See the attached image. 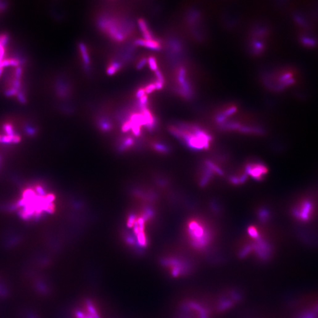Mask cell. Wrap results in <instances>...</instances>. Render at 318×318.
Instances as JSON below:
<instances>
[{
	"label": "cell",
	"instance_id": "24",
	"mask_svg": "<svg viewBox=\"0 0 318 318\" xmlns=\"http://www.w3.org/2000/svg\"><path fill=\"white\" fill-rule=\"evenodd\" d=\"M144 95H146V93H145L144 88H140L139 89L137 90L136 92V97L138 99H140V98L143 97Z\"/></svg>",
	"mask_w": 318,
	"mask_h": 318
},
{
	"label": "cell",
	"instance_id": "19",
	"mask_svg": "<svg viewBox=\"0 0 318 318\" xmlns=\"http://www.w3.org/2000/svg\"><path fill=\"white\" fill-rule=\"evenodd\" d=\"M8 41V37L7 35H2L0 36V44L2 47H5Z\"/></svg>",
	"mask_w": 318,
	"mask_h": 318
},
{
	"label": "cell",
	"instance_id": "1",
	"mask_svg": "<svg viewBox=\"0 0 318 318\" xmlns=\"http://www.w3.org/2000/svg\"><path fill=\"white\" fill-rule=\"evenodd\" d=\"M170 131L185 146L195 151L208 149L212 141L208 132L195 125L181 124L170 127Z\"/></svg>",
	"mask_w": 318,
	"mask_h": 318
},
{
	"label": "cell",
	"instance_id": "14",
	"mask_svg": "<svg viewBox=\"0 0 318 318\" xmlns=\"http://www.w3.org/2000/svg\"><path fill=\"white\" fill-rule=\"evenodd\" d=\"M155 149L157 151H159L162 153H166L169 151V147L168 146H166L165 144H163L162 143H157L155 144Z\"/></svg>",
	"mask_w": 318,
	"mask_h": 318
},
{
	"label": "cell",
	"instance_id": "3",
	"mask_svg": "<svg viewBox=\"0 0 318 318\" xmlns=\"http://www.w3.org/2000/svg\"><path fill=\"white\" fill-rule=\"evenodd\" d=\"M248 235L253 239V242L243 247L239 252L241 257L254 256L260 261L268 259L272 254V246L267 240L260 236L259 231L254 226H250L247 229Z\"/></svg>",
	"mask_w": 318,
	"mask_h": 318
},
{
	"label": "cell",
	"instance_id": "29",
	"mask_svg": "<svg viewBox=\"0 0 318 318\" xmlns=\"http://www.w3.org/2000/svg\"><path fill=\"white\" fill-rule=\"evenodd\" d=\"M2 72H3V68H0V77H1V76L2 75Z\"/></svg>",
	"mask_w": 318,
	"mask_h": 318
},
{
	"label": "cell",
	"instance_id": "23",
	"mask_svg": "<svg viewBox=\"0 0 318 318\" xmlns=\"http://www.w3.org/2000/svg\"><path fill=\"white\" fill-rule=\"evenodd\" d=\"M4 129L6 131L8 134L9 136H13L14 135L13 130V127L10 124H6L4 126Z\"/></svg>",
	"mask_w": 318,
	"mask_h": 318
},
{
	"label": "cell",
	"instance_id": "20",
	"mask_svg": "<svg viewBox=\"0 0 318 318\" xmlns=\"http://www.w3.org/2000/svg\"><path fill=\"white\" fill-rule=\"evenodd\" d=\"M155 75H156V80L164 83V77H163V76L162 72H160L159 70H156V72H155Z\"/></svg>",
	"mask_w": 318,
	"mask_h": 318
},
{
	"label": "cell",
	"instance_id": "11",
	"mask_svg": "<svg viewBox=\"0 0 318 318\" xmlns=\"http://www.w3.org/2000/svg\"><path fill=\"white\" fill-rule=\"evenodd\" d=\"M246 178V174L245 173L240 176H232L230 177V181L233 184H242L245 182Z\"/></svg>",
	"mask_w": 318,
	"mask_h": 318
},
{
	"label": "cell",
	"instance_id": "4",
	"mask_svg": "<svg viewBox=\"0 0 318 318\" xmlns=\"http://www.w3.org/2000/svg\"><path fill=\"white\" fill-rule=\"evenodd\" d=\"M313 209V203L310 200H305L297 208L293 209V214L299 220L306 221L311 219Z\"/></svg>",
	"mask_w": 318,
	"mask_h": 318
},
{
	"label": "cell",
	"instance_id": "15",
	"mask_svg": "<svg viewBox=\"0 0 318 318\" xmlns=\"http://www.w3.org/2000/svg\"><path fill=\"white\" fill-rule=\"evenodd\" d=\"M139 101H138V105L140 108V109H143L144 108H146L147 107V104L148 103V97L147 96L146 94L144 95L143 97L142 98H140V99H138Z\"/></svg>",
	"mask_w": 318,
	"mask_h": 318
},
{
	"label": "cell",
	"instance_id": "27",
	"mask_svg": "<svg viewBox=\"0 0 318 318\" xmlns=\"http://www.w3.org/2000/svg\"><path fill=\"white\" fill-rule=\"evenodd\" d=\"M4 47L0 44V68H1V65L2 61H3L2 58L4 57Z\"/></svg>",
	"mask_w": 318,
	"mask_h": 318
},
{
	"label": "cell",
	"instance_id": "26",
	"mask_svg": "<svg viewBox=\"0 0 318 318\" xmlns=\"http://www.w3.org/2000/svg\"><path fill=\"white\" fill-rule=\"evenodd\" d=\"M22 73H23V70L22 68L20 67H18L16 70H15V77L17 79H20L21 75H22Z\"/></svg>",
	"mask_w": 318,
	"mask_h": 318
},
{
	"label": "cell",
	"instance_id": "28",
	"mask_svg": "<svg viewBox=\"0 0 318 318\" xmlns=\"http://www.w3.org/2000/svg\"><path fill=\"white\" fill-rule=\"evenodd\" d=\"M21 86V83H20V79H16L14 82V88L16 90H19Z\"/></svg>",
	"mask_w": 318,
	"mask_h": 318
},
{
	"label": "cell",
	"instance_id": "21",
	"mask_svg": "<svg viewBox=\"0 0 318 318\" xmlns=\"http://www.w3.org/2000/svg\"><path fill=\"white\" fill-rule=\"evenodd\" d=\"M100 127L104 130H109L110 129L111 125L107 121L103 120L100 122Z\"/></svg>",
	"mask_w": 318,
	"mask_h": 318
},
{
	"label": "cell",
	"instance_id": "25",
	"mask_svg": "<svg viewBox=\"0 0 318 318\" xmlns=\"http://www.w3.org/2000/svg\"><path fill=\"white\" fill-rule=\"evenodd\" d=\"M17 98L22 103H25L26 102V98L22 92H19L17 93Z\"/></svg>",
	"mask_w": 318,
	"mask_h": 318
},
{
	"label": "cell",
	"instance_id": "13",
	"mask_svg": "<svg viewBox=\"0 0 318 318\" xmlns=\"http://www.w3.org/2000/svg\"><path fill=\"white\" fill-rule=\"evenodd\" d=\"M269 212L266 209H262L259 212V217L261 221H268L269 217Z\"/></svg>",
	"mask_w": 318,
	"mask_h": 318
},
{
	"label": "cell",
	"instance_id": "9",
	"mask_svg": "<svg viewBox=\"0 0 318 318\" xmlns=\"http://www.w3.org/2000/svg\"><path fill=\"white\" fill-rule=\"evenodd\" d=\"M122 67V64L118 61H113L110 64L107 68L106 72L109 76L114 75Z\"/></svg>",
	"mask_w": 318,
	"mask_h": 318
},
{
	"label": "cell",
	"instance_id": "10",
	"mask_svg": "<svg viewBox=\"0 0 318 318\" xmlns=\"http://www.w3.org/2000/svg\"><path fill=\"white\" fill-rule=\"evenodd\" d=\"M20 64V62L18 60L16 59H6L2 61L1 67L2 68L3 67H7V66H19Z\"/></svg>",
	"mask_w": 318,
	"mask_h": 318
},
{
	"label": "cell",
	"instance_id": "12",
	"mask_svg": "<svg viewBox=\"0 0 318 318\" xmlns=\"http://www.w3.org/2000/svg\"><path fill=\"white\" fill-rule=\"evenodd\" d=\"M147 63L149 64L150 69L153 72H156L158 70L157 64L156 61V59L153 56H150L147 59Z\"/></svg>",
	"mask_w": 318,
	"mask_h": 318
},
{
	"label": "cell",
	"instance_id": "5",
	"mask_svg": "<svg viewBox=\"0 0 318 318\" xmlns=\"http://www.w3.org/2000/svg\"><path fill=\"white\" fill-rule=\"evenodd\" d=\"M267 168L262 163L252 162L247 164L245 167V173L250 176L253 179L260 180L267 173Z\"/></svg>",
	"mask_w": 318,
	"mask_h": 318
},
{
	"label": "cell",
	"instance_id": "8",
	"mask_svg": "<svg viewBox=\"0 0 318 318\" xmlns=\"http://www.w3.org/2000/svg\"><path fill=\"white\" fill-rule=\"evenodd\" d=\"M78 48L81 56V58L84 63L85 66L89 68V66L90 64V59L89 54L88 53L87 47L83 43H80L78 44Z\"/></svg>",
	"mask_w": 318,
	"mask_h": 318
},
{
	"label": "cell",
	"instance_id": "2",
	"mask_svg": "<svg viewBox=\"0 0 318 318\" xmlns=\"http://www.w3.org/2000/svg\"><path fill=\"white\" fill-rule=\"evenodd\" d=\"M186 230L188 245L194 252L202 253L208 251L212 244L213 234L204 221L191 219L187 223Z\"/></svg>",
	"mask_w": 318,
	"mask_h": 318
},
{
	"label": "cell",
	"instance_id": "6",
	"mask_svg": "<svg viewBox=\"0 0 318 318\" xmlns=\"http://www.w3.org/2000/svg\"><path fill=\"white\" fill-rule=\"evenodd\" d=\"M134 44L137 46L144 47L155 51H159L161 49L160 43L154 39H137L134 41Z\"/></svg>",
	"mask_w": 318,
	"mask_h": 318
},
{
	"label": "cell",
	"instance_id": "7",
	"mask_svg": "<svg viewBox=\"0 0 318 318\" xmlns=\"http://www.w3.org/2000/svg\"><path fill=\"white\" fill-rule=\"evenodd\" d=\"M138 26L140 30V31L142 33L143 39H153V35L151 33V31L149 29L148 26L147 24V23L146 21L143 19H139L138 21Z\"/></svg>",
	"mask_w": 318,
	"mask_h": 318
},
{
	"label": "cell",
	"instance_id": "16",
	"mask_svg": "<svg viewBox=\"0 0 318 318\" xmlns=\"http://www.w3.org/2000/svg\"><path fill=\"white\" fill-rule=\"evenodd\" d=\"M146 94H150L152 93L153 91L156 90V85L155 83H151L147 85L145 87H144Z\"/></svg>",
	"mask_w": 318,
	"mask_h": 318
},
{
	"label": "cell",
	"instance_id": "17",
	"mask_svg": "<svg viewBox=\"0 0 318 318\" xmlns=\"http://www.w3.org/2000/svg\"><path fill=\"white\" fill-rule=\"evenodd\" d=\"M131 128H132V123L130 122V120L126 122L125 123H124L123 126H122V130L123 132H127L129 131H130V130H131Z\"/></svg>",
	"mask_w": 318,
	"mask_h": 318
},
{
	"label": "cell",
	"instance_id": "22",
	"mask_svg": "<svg viewBox=\"0 0 318 318\" xmlns=\"http://www.w3.org/2000/svg\"><path fill=\"white\" fill-rule=\"evenodd\" d=\"M17 93H18L17 90L15 89L14 88L11 89H10V90H8L5 92V94L7 97H11L17 94Z\"/></svg>",
	"mask_w": 318,
	"mask_h": 318
},
{
	"label": "cell",
	"instance_id": "18",
	"mask_svg": "<svg viewBox=\"0 0 318 318\" xmlns=\"http://www.w3.org/2000/svg\"><path fill=\"white\" fill-rule=\"evenodd\" d=\"M147 63V58H143L142 59H141L138 63H137V64L136 65V68L137 70H141L142 69L143 67L146 65V64Z\"/></svg>",
	"mask_w": 318,
	"mask_h": 318
}]
</instances>
